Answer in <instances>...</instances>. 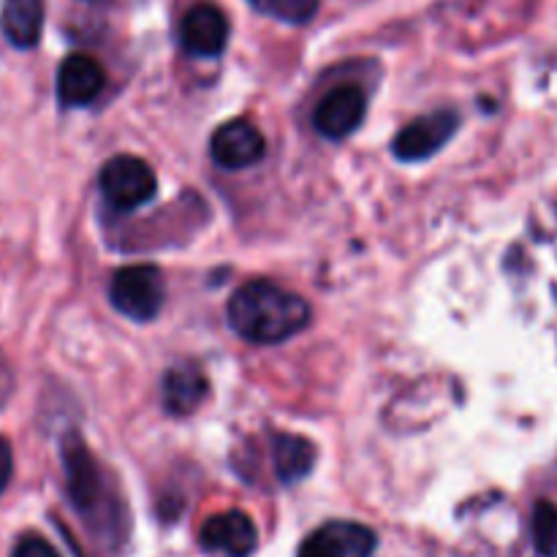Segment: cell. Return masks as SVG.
<instances>
[{
  "instance_id": "15",
  "label": "cell",
  "mask_w": 557,
  "mask_h": 557,
  "mask_svg": "<svg viewBox=\"0 0 557 557\" xmlns=\"http://www.w3.org/2000/svg\"><path fill=\"white\" fill-rule=\"evenodd\" d=\"M533 544L542 557H557V506L539 500L533 509Z\"/></svg>"
},
{
  "instance_id": "9",
  "label": "cell",
  "mask_w": 557,
  "mask_h": 557,
  "mask_svg": "<svg viewBox=\"0 0 557 557\" xmlns=\"http://www.w3.org/2000/svg\"><path fill=\"white\" fill-rule=\"evenodd\" d=\"M210 156L223 169H248L264 156V136L248 120H228L212 134Z\"/></svg>"
},
{
  "instance_id": "11",
  "label": "cell",
  "mask_w": 557,
  "mask_h": 557,
  "mask_svg": "<svg viewBox=\"0 0 557 557\" xmlns=\"http://www.w3.org/2000/svg\"><path fill=\"white\" fill-rule=\"evenodd\" d=\"M107 85L101 63L90 54H69L58 69V98L63 107H87Z\"/></svg>"
},
{
  "instance_id": "6",
  "label": "cell",
  "mask_w": 557,
  "mask_h": 557,
  "mask_svg": "<svg viewBox=\"0 0 557 557\" xmlns=\"http://www.w3.org/2000/svg\"><path fill=\"white\" fill-rule=\"evenodd\" d=\"M364 112H368V98L362 87L343 85L321 98L313 112V125L326 139H346L362 125Z\"/></svg>"
},
{
  "instance_id": "12",
  "label": "cell",
  "mask_w": 557,
  "mask_h": 557,
  "mask_svg": "<svg viewBox=\"0 0 557 557\" xmlns=\"http://www.w3.org/2000/svg\"><path fill=\"white\" fill-rule=\"evenodd\" d=\"M44 30V0H3L0 33L16 49H33Z\"/></svg>"
},
{
  "instance_id": "3",
  "label": "cell",
  "mask_w": 557,
  "mask_h": 557,
  "mask_svg": "<svg viewBox=\"0 0 557 557\" xmlns=\"http://www.w3.org/2000/svg\"><path fill=\"white\" fill-rule=\"evenodd\" d=\"M98 188L112 210H136L156 196V172L136 156H114L103 163Z\"/></svg>"
},
{
  "instance_id": "2",
  "label": "cell",
  "mask_w": 557,
  "mask_h": 557,
  "mask_svg": "<svg viewBox=\"0 0 557 557\" xmlns=\"http://www.w3.org/2000/svg\"><path fill=\"white\" fill-rule=\"evenodd\" d=\"M166 299V281L152 264L123 267L109 283V302L134 321H152Z\"/></svg>"
},
{
  "instance_id": "14",
  "label": "cell",
  "mask_w": 557,
  "mask_h": 557,
  "mask_svg": "<svg viewBox=\"0 0 557 557\" xmlns=\"http://www.w3.org/2000/svg\"><path fill=\"white\" fill-rule=\"evenodd\" d=\"M272 460L283 484H294L308 476L315 466V446L302 435H272Z\"/></svg>"
},
{
  "instance_id": "19",
  "label": "cell",
  "mask_w": 557,
  "mask_h": 557,
  "mask_svg": "<svg viewBox=\"0 0 557 557\" xmlns=\"http://www.w3.org/2000/svg\"><path fill=\"white\" fill-rule=\"evenodd\" d=\"M250 3H253L256 9H261V5H264V0H250Z\"/></svg>"
},
{
  "instance_id": "18",
  "label": "cell",
  "mask_w": 557,
  "mask_h": 557,
  "mask_svg": "<svg viewBox=\"0 0 557 557\" xmlns=\"http://www.w3.org/2000/svg\"><path fill=\"white\" fill-rule=\"evenodd\" d=\"M11 473H14V455H11L9 441L0 438V493H3V490L9 487Z\"/></svg>"
},
{
  "instance_id": "13",
  "label": "cell",
  "mask_w": 557,
  "mask_h": 557,
  "mask_svg": "<svg viewBox=\"0 0 557 557\" xmlns=\"http://www.w3.org/2000/svg\"><path fill=\"white\" fill-rule=\"evenodd\" d=\"M207 392H210V381L196 364H177L163 375V408L174 417L194 413Z\"/></svg>"
},
{
  "instance_id": "10",
  "label": "cell",
  "mask_w": 557,
  "mask_h": 557,
  "mask_svg": "<svg viewBox=\"0 0 557 557\" xmlns=\"http://www.w3.org/2000/svg\"><path fill=\"white\" fill-rule=\"evenodd\" d=\"M180 41L196 58H218L228 44L226 14L212 3H196L180 22Z\"/></svg>"
},
{
  "instance_id": "5",
  "label": "cell",
  "mask_w": 557,
  "mask_h": 557,
  "mask_svg": "<svg viewBox=\"0 0 557 557\" xmlns=\"http://www.w3.org/2000/svg\"><path fill=\"white\" fill-rule=\"evenodd\" d=\"M457 131V114L449 109H441V112L422 114V117L411 120L400 134L395 136V152L400 161H424V158L435 156L446 141L455 136Z\"/></svg>"
},
{
  "instance_id": "4",
  "label": "cell",
  "mask_w": 557,
  "mask_h": 557,
  "mask_svg": "<svg viewBox=\"0 0 557 557\" xmlns=\"http://www.w3.org/2000/svg\"><path fill=\"white\" fill-rule=\"evenodd\" d=\"M375 533L362 522H326L310 533L297 557H373Z\"/></svg>"
},
{
  "instance_id": "1",
  "label": "cell",
  "mask_w": 557,
  "mask_h": 557,
  "mask_svg": "<svg viewBox=\"0 0 557 557\" xmlns=\"http://www.w3.org/2000/svg\"><path fill=\"white\" fill-rule=\"evenodd\" d=\"M310 321V305L299 294L270 281H250L228 299V324L243 341L272 346L302 332Z\"/></svg>"
},
{
  "instance_id": "16",
  "label": "cell",
  "mask_w": 557,
  "mask_h": 557,
  "mask_svg": "<svg viewBox=\"0 0 557 557\" xmlns=\"http://www.w3.org/2000/svg\"><path fill=\"white\" fill-rule=\"evenodd\" d=\"M261 11H264V14H272L275 20L302 25V22H310L315 16L319 0H264Z\"/></svg>"
},
{
  "instance_id": "7",
  "label": "cell",
  "mask_w": 557,
  "mask_h": 557,
  "mask_svg": "<svg viewBox=\"0 0 557 557\" xmlns=\"http://www.w3.org/2000/svg\"><path fill=\"white\" fill-rule=\"evenodd\" d=\"M63 468H65V490H69L71 504L76 506V511L87 515L98 506L103 495V482L101 471H98L96 460L87 451V446L82 444L79 435L71 433L63 441Z\"/></svg>"
},
{
  "instance_id": "8",
  "label": "cell",
  "mask_w": 557,
  "mask_h": 557,
  "mask_svg": "<svg viewBox=\"0 0 557 557\" xmlns=\"http://www.w3.org/2000/svg\"><path fill=\"white\" fill-rule=\"evenodd\" d=\"M199 542L207 553L223 557H250L259 547V531L245 511H223L201 525Z\"/></svg>"
},
{
  "instance_id": "17",
  "label": "cell",
  "mask_w": 557,
  "mask_h": 557,
  "mask_svg": "<svg viewBox=\"0 0 557 557\" xmlns=\"http://www.w3.org/2000/svg\"><path fill=\"white\" fill-rule=\"evenodd\" d=\"M11 557H60L54 553V547L49 542H44V539L38 536H25L20 544L14 547V553Z\"/></svg>"
}]
</instances>
